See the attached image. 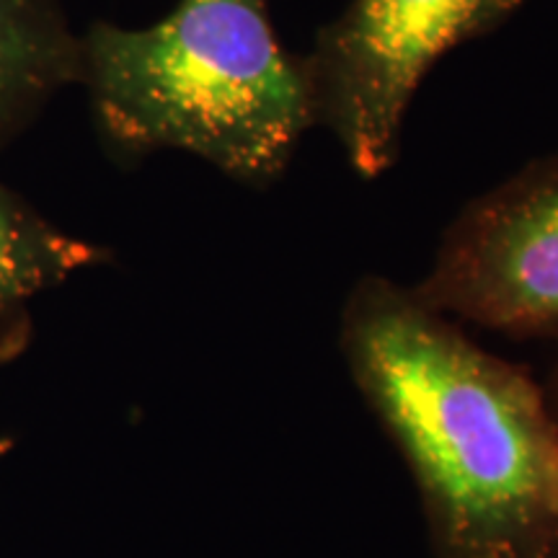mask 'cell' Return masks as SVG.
<instances>
[{"mask_svg":"<svg viewBox=\"0 0 558 558\" xmlns=\"http://www.w3.org/2000/svg\"><path fill=\"white\" fill-rule=\"evenodd\" d=\"M339 349L411 473L432 558H558V414L527 367L378 275L347 295Z\"/></svg>","mask_w":558,"mask_h":558,"instance_id":"obj_1","label":"cell"},{"mask_svg":"<svg viewBox=\"0 0 558 558\" xmlns=\"http://www.w3.org/2000/svg\"><path fill=\"white\" fill-rule=\"evenodd\" d=\"M78 86L117 158L181 150L246 186L275 184L316 124L267 0H179L143 29L96 21L81 34Z\"/></svg>","mask_w":558,"mask_h":558,"instance_id":"obj_2","label":"cell"},{"mask_svg":"<svg viewBox=\"0 0 558 558\" xmlns=\"http://www.w3.org/2000/svg\"><path fill=\"white\" fill-rule=\"evenodd\" d=\"M522 0H352L303 62L313 117L354 171L386 173L399 156L416 88L452 47L484 37Z\"/></svg>","mask_w":558,"mask_h":558,"instance_id":"obj_3","label":"cell"},{"mask_svg":"<svg viewBox=\"0 0 558 558\" xmlns=\"http://www.w3.org/2000/svg\"><path fill=\"white\" fill-rule=\"evenodd\" d=\"M414 290L505 337L558 333V156L465 205Z\"/></svg>","mask_w":558,"mask_h":558,"instance_id":"obj_4","label":"cell"},{"mask_svg":"<svg viewBox=\"0 0 558 558\" xmlns=\"http://www.w3.org/2000/svg\"><path fill=\"white\" fill-rule=\"evenodd\" d=\"M81 78V34L62 0H0V150Z\"/></svg>","mask_w":558,"mask_h":558,"instance_id":"obj_5","label":"cell"},{"mask_svg":"<svg viewBox=\"0 0 558 558\" xmlns=\"http://www.w3.org/2000/svg\"><path fill=\"white\" fill-rule=\"evenodd\" d=\"M107 259V248L52 226L0 181V365L29 347L34 298Z\"/></svg>","mask_w":558,"mask_h":558,"instance_id":"obj_6","label":"cell"},{"mask_svg":"<svg viewBox=\"0 0 558 558\" xmlns=\"http://www.w3.org/2000/svg\"><path fill=\"white\" fill-rule=\"evenodd\" d=\"M543 386H546L548 399H550V403H554V409H556V414H558V360H556L554 369H550L548 383H543Z\"/></svg>","mask_w":558,"mask_h":558,"instance_id":"obj_7","label":"cell"},{"mask_svg":"<svg viewBox=\"0 0 558 558\" xmlns=\"http://www.w3.org/2000/svg\"><path fill=\"white\" fill-rule=\"evenodd\" d=\"M9 448H11V439H0V456H3Z\"/></svg>","mask_w":558,"mask_h":558,"instance_id":"obj_8","label":"cell"}]
</instances>
